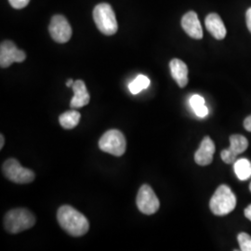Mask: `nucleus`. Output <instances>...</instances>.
I'll return each mask as SVG.
<instances>
[{"instance_id":"20","label":"nucleus","mask_w":251,"mask_h":251,"mask_svg":"<svg viewBox=\"0 0 251 251\" xmlns=\"http://www.w3.org/2000/svg\"><path fill=\"white\" fill-rule=\"evenodd\" d=\"M237 240L242 251H251V236L246 233H240L237 236Z\"/></svg>"},{"instance_id":"24","label":"nucleus","mask_w":251,"mask_h":251,"mask_svg":"<svg viewBox=\"0 0 251 251\" xmlns=\"http://www.w3.org/2000/svg\"><path fill=\"white\" fill-rule=\"evenodd\" d=\"M244 126H245V128H246L248 131L251 132V116L247 117V118L245 119V121H244Z\"/></svg>"},{"instance_id":"11","label":"nucleus","mask_w":251,"mask_h":251,"mask_svg":"<svg viewBox=\"0 0 251 251\" xmlns=\"http://www.w3.org/2000/svg\"><path fill=\"white\" fill-rule=\"evenodd\" d=\"M181 27L185 33L195 39L203 37V29L199 22L198 14L195 11H189L181 19Z\"/></svg>"},{"instance_id":"12","label":"nucleus","mask_w":251,"mask_h":251,"mask_svg":"<svg viewBox=\"0 0 251 251\" xmlns=\"http://www.w3.org/2000/svg\"><path fill=\"white\" fill-rule=\"evenodd\" d=\"M72 89L74 91V97L71 100L70 105L73 109L84 107L90 103V93L88 92L84 81H75Z\"/></svg>"},{"instance_id":"8","label":"nucleus","mask_w":251,"mask_h":251,"mask_svg":"<svg viewBox=\"0 0 251 251\" xmlns=\"http://www.w3.org/2000/svg\"><path fill=\"white\" fill-rule=\"evenodd\" d=\"M50 34L57 43H66L72 36V27L63 15H55L49 27Z\"/></svg>"},{"instance_id":"25","label":"nucleus","mask_w":251,"mask_h":251,"mask_svg":"<svg viewBox=\"0 0 251 251\" xmlns=\"http://www.w3.org/2000/svg\"><path fill=\"white\" fill-rule=\"evenodd\" d=\"M245 216L251 222V204L245 209Z\"/></svg>"},{"instance_id":"26","label":"nucleus","mask_w":251,"mask_h":251,"mask_svg":"<svg viewBox=\"0 0 251 251\" xmlns=\"http://www.w3.org/2000/svg\"><path fill=\"white\" fill-rule=\"evenodd\" d=\"M4 144H5V139H4V135H0V149H2L4 147Z\"/></svg>"},{"instance_id":"6","label":"nucleus","mask_w":251,"mask_h":251,"mask_svg":"<svg viewBox=\"0 0 251 251\" xmlns=\"http://www.w3.org/2000/svg\"><path fill=\"white\" fill-rule=\"evenodd\" d=\"M2 171L7 179L18 184L30 183L36 178L34 171L24 168L15 158H9L4 162Z\"/></svg>"},{"instance_id":"17","label":"nucleus","mask_w":251,"mask_h":251,"mask_svg":"<svg viewBox=\"0 0 251 251\" xmlns=\"http://www.w3.org/2000/svg\"><path fill=\"white\" fill-rule=\"evenodd\" d=\"M249 147V141L242 135H232L230 137L229 150L236 156L245 152Z\"/></svg>"},{"instance_id":"1","label":"nucleus","mask_w":251,"mask_h":251,"mask_svg":"<svg viewBox=\"0 0 251 251\" xmlns=\"http://www.w3.org/2000/svg\"><path fill=\"white\" fill-rule=\"evenodd\" d=\"M57 220L66 233L75 237L86 234L90 229L88 219L71 206H61L57 212Z\"/></svg>"},{"instance_id":"21","label":"nucleus","mask_w":251,"mask_h":251,"mask_svg":"<svg viewBox=\"0 0 251 251\" xmlns=\"http://www.w3.org/2000/svg\"><path fill=\"white\" fill-rule=\"evenodd\" d=\"M221 156H222L223 161L226 164H233L234 162L236 161V158H237V156L235 154H233V152H231L229 149L224 150L221 153Z\"/></svg>"},{"instance_id":"15","label":"nucleus","mask_w":251,"mask_h":251,"mask_svg":"<svg viewBox=\"0 0 251 251\" xmlns=\"http://www.w3.org/2000/svg\"><path fill=\"white\" fill-rule=\"evenodd\" d=\"M80 113L75 111V110H71L67 111L65 113L62 114L59 117V122L63 128L65 129H72L78 125L80 121Z\"/></svg>"},{"instance_id":"7","label":"nucleus","mask_w":251,"mask_h":251,"mask_svg":"<svg viewBox=\"0 0 251 251\" xmlns=\"http://www.w3.org/2000/svg\"><path fill=\"white\" fill-rule=\"evenodd\" d=\"M136 204L139 210L145 215H152L156 213L160 206L158 198L148 184H144L139 190Z\"/></svg>"},{"instance_id":"22","label":"nucleus","mask_w":251,"mask_h":251,"mask_svg":"<svg viewBox=\"0 0 251 251\" xmlns=\"http://www.w3.org/2000/svg\"><path fill=\"white\" fill-rule=\"evenodd\" d=\"M9 4L12 8L16 9H21L25 8L29 4L30 0H9Z\"/></svg>"},{"instance_id":"5","label":"nucleus","mask_w":251,"mask_h":251,"mask_svg":"<svg viewBox=\"0 0 251 251\" xmlns=\"http://www.w3.org/2000/svg\"><path fill=\"white\" fill-rule=\"evenodd\" d=\"M99 147L102 152L121 156L126 148L125 136L118 129H110L100 139Z\"/></svg>"},{"instance_id":"2","label":"nucleus","mask_w":251,"mask_h":251,"mask_svg":"<svg viewBox=\"0 0 251 251\" xmlns=\"http://www.w3.org/2000/svg\"><path fill=\"white\" fill-rule=\"evenodd\" d=\"M35 225V216L26 208L11 209L4 218L5 229L13 234L26 231Z\"/></svg>"},{"instance_id":"27","label":"nucleus","mask_w":251,"mask_h":251,"mask_svg":"<svg viewBox=\"0 0 251 251\" xmlns=\"http://www.w3.org/2000/svg\"><path fill=\"white\" fill-rule=\"evenodd\" d=\"M74 82H75V81L73 80V79H68L67 82H66V86H67L68 88H71V87H73V85H74Z\"/></svg>"},{"instance_id":"18","label":"nucleus","mask_w":251,"mask_h":251,"mask_svg":"<svg viewBox=\"0 0 251 251\" xmlns=\"http://www.w3.org/2000/svg\"><path fill=\"white\" fill-rule=\"evenodd\" d=\"M190 105L198 117H205L207 116L208 110L206 106L205 100L200 95H193L190 99Z\"/></svg>"},{"instance_id":"10","label":"nucleus","mask_w":251,"mask_h":251,"mask_svg":"<svg viewBox=\"0 0 251 251\" xmlns=\"http://www.w3.org/2000/svg\"><path fill=\"white\" fill-rule=\"evenodd\" d=\"M215 144L208 136H206L195 153V161L199 166H207L213 160Z\"/></svg>"},{"instance_id":"23","label":"nucleus","mask_w":251,"mask_h":251,"mask_svg":"<svg viewBox=\"0 0 251 251\" xmlns=\"http://www.w3.org/2000/svg\"><path fill=\"white\" fill-rule=\"evenodd\" d=\"M246 21H247V26L249 28L250 32L251 33V8L247 10L246 13Z\"/></svg>"},{"instance_id":"9","label":"nucleus","mask_w":251,"mask_h":251,"mask_svg":"<svg viewBox=\"0 0 251 251\" xmlns=\"http://www.w3.org/2000/svg\"><path fill=\"white\" fill-rule=\"evenodd\" d=\"M26 59V54L19 50L16 45L9 40L3 41L0 46V66L8 68L12 63H23Z\"/></svg>"},{"instance_id":"19","label":"nucleus","mask_w":251,"mask_h":251,"mask_svg":"<svg viewBox=\"0 0 251 251\" xmlns=\"http://www.w3.org/2000/svg\"><path fill=\"white\" fill-rule=\"evenodd\" d=\"M150 85V79L144 75H139L134 80L128 85L129 91L132 94H138L143 90H145Z\"/></svg>"},{"instance_id":"13","label":"nucleus","mask_w":251,"mask_h":251,"mask_svg":"<svg viewBox=\"0 0 251 251\" xmlns=\"http://www.w3.org/2000/svg\"><path fill=\"white\" fill-rule=\"evenodd\" d=\"M171 75L179 88H184L188 84V67L179 59H173L170 63Z\"/></svg>"},{"instance_id":"4","label":"nucleus","mask_w":251,"mask_h":251,"mask_svg":"<svg viewBox=\"0 0 251 251\" xmlns=\"http://www.w3.org/2000/svg\"><path fill=\"white\" fill-rule=\"evenodd\" d=\"M93 19L100 32L106 36H113L117 32L116 14L111 5L108 3H100L93 10Z\"/></svg>"},{"instance_id":"3","label":"nucleus","mask_w":251,"mask_h":251,"mask_svg":"<svg viewBox=\"0 0 251 251\" xmlns=\"http://www.w3.org/2000/svg\"><path fill=\"white\" fill-rule=\"evenodd\" d=\"M236 206V197L231 188L225 184L220 185L210 199L209 207L216 216H225L231 213Z\"/></svg>"},{"instance_id":"16","label":"nucleus","mask_w":251,"mask_h":251,"mask_svg":"<svg viewBox=\"0 0 251 251\" xmlns=\"http://www.w3.org/2000/svg\"><path fill=\"white\" fill-rule=\"evenodd\" d=\"M233 170L240 180H247L251 177V163L247 158H240L234 162Z\"/></svg>"},{"instance_id":"14","label":"nucleus","mask_w":251,"mask_h":251,"mask_svg":"<svg viewBox=\"0 0 251 251\" xmlns=\"http://www.w3.org/2000/svg\"><path fill=\"white\" fill-rule=\"evenodd\" d=\"M206 27L207 31L218 40H222L226 36V27L222 18L217 13H210L206 16Z\"/></svg>"},{"instance_id":"28","label":"nucleus","mask_w":251,"mask_h":251,"mask_svg":"<svg viewBox=\"0 0 251 251\" xmlns=\"http://www.w3.org/2000/svg\"><path fill=\"white\" fill-rule=\"evenodd\" d=\"M250 190H251V185H250Z\"/></svg>"}]
</instances>
